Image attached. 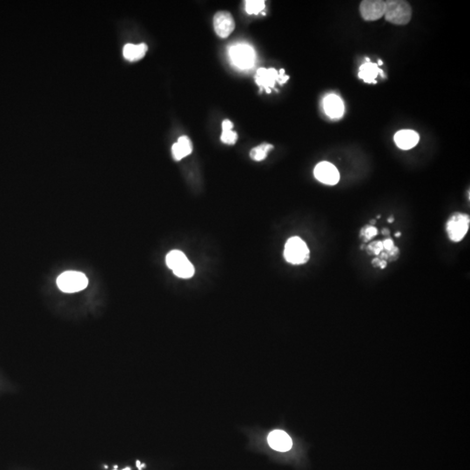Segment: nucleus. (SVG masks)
<instances>
[{"instance_id": "f257e3e1", "label": "nucleus", "mask_w": 470, "mask_h": 470, "mask_svg": "<svg viewBox=\"0 0 470 470\" xmlns=\"http://www.w3.org/2000/svg\"><path fill=\"white\" fill-rule=\"evenodd\" d=\"M384 17L392 24L404 25L411 20L412 9L410 4L403 0L386 1Z\"/></svg>"}, {"instance_id": "f03ea898", "label": "nucleus", "mask_w": 470, "mask_h": 470, "mask_svg": "<svg viewBox=\"0 0 470 470\" xmlns=\"http://www.w3.org/2000/svg\"><path fill=\"white\" fill-rule=\"evenodd\" d=\"M310 252L306 242L300 237H292L284 248V258L293 265H302L308 261Z\"/></svg>"}, {"instance_id": "7ed1b4c3", "label": "nucleus", "mask_w": 470, "mask_h": 470, "mask_svg": "<svg viewBox=\"0 0 470 470\" xmlns=\"http://www.w3.org/2000/svg\"><path fill=\"white\" fill-rule=\"evenodd\" d=\"M229 54L233 64L239 69H251L255 64V51L248 44L238 43L232 45Z\"/></svg>"}, {"instance_id": "20e7f679", "label": "nucleus", "mask_w": 470, "mask_h": 470, "mask_svg": "<svg viewBox=\"0 0 470 470\" xmlns=\"http://www.w3.org/2000/svg\"><path fill=\"white\" fill-rule=\"evenodd\" d=\"M167 266L173 273L181 279H190L195 273L194 266L187 256L180 250H173L166 255Z\"/></svg>"}, {"instance_id": "39448f33", "label": "nucleus", "mask_w": 470, "mask_h": 470, "mask_svg": "<svg viewBox=\"0 0 470 470\" xmlns=\"http://www.w3.org/2000/svg\"><path fill=\"white\" fill-rule=\"evenodd\" d=\"M289 80V76L285 74V70H280L278 72L274 68H259L257 70L255 75V82L260 89L266 91L267 94H271V89L274 88L275 83L278 82L280 85L287 83Z\"/></svg>"}, {"instance_id": "423d86ee", "label": "nucleus", "mask_w": 470, "mask_h": 470, "mask_svg": "<svg viewBox=\"0 0 470 470\" xmlns=\"http://www.w3.org/2000/svg\"><path fill=\"white\" fill-rule=\"evenodd\" d=\"M57 285L65 293H76L88 286V279L84 273L76 271H67L57 279Z\"/></svg>"}, {"instance_id": "0eeeda50", "label": "nucleus", "mask_w": 470, "mask_h": 470, "mask_svg": "<svg viewBox=\"0 0 470 470\" xmlns=\"http://www.w3.org/2000/svg\"><path fill=\"white\" fill-rule=\"evenodd\" d=\"M470 225V215L462 213L454 214L447 222L446 230L450 240L462 241L469 232Z\"/></svg>"}, {"instance_id": "6e6552de", "label": "nucleus", "mask_w": 470, "mask_h": 470, "mask_svg": "<svg viewBox=\"0 0 470 470\" xmlns=\"http://www.w3.org/2000/svg\"><path fill=\"white\" fill-rule=\"evenodd\" d=\"M314 174L316 180L326 185L335 186L339 182V171L335 165L328 161H323L317 164V166H315Z\"/></svg>"}, {"instance_id": "1a4fd4ad", "label": "nucleus", "mask_w": 470, "mask_h": 470, "mask_svg": "<svg viewBox=\"0 0 470 470\" xmlns=\"http://www.w3.org/2000/svg\"><path fill=\"white\" fill-rule=\"evenodd\" d=\"M386 2L381 0H365L359 5L360 15L366 21L380 19L384 16Z\"/></svg>"}, {"instance_id": "9d476101", "label": "nucleus", "mask_w": 470, "mask_h": 470, "mask_svg": "<svg viewBox=\"0 0 470 470\" xmlns=\"http://www.w3.org/2000/svg\"><path fill=\"white\" fill-rule=\"evenodd\" d=\"M214 28L220 38H226L232 33L235 28V22L231 13L222 10L214 17Z\"/></svg>"}, {"instance_id": "9b49d317", "label": "nucleus", "mask_w": 470, "mask_h": 470, "mask_svg": "<svg viewBox=\"0 0 470 470\" xmlns=\"http://www.w3.org/2000/svg\"><path fill=\"white\" fill-rule=\"evenodd\" d=\"M267 442L273 450L280 452H287L293 446L290 436L281 430H275L270 433Z\"/></svg>"}, {"instance_id": "f8f14e48", "label": "nucleus", "mask_w": 470, "mask_h": 470, "mask_svg": "<svg viewBox=\"0 0 470 470\" xmlns=\"http://www.w3.org/2000/svg\"><path fill=\"white\" fill-rule=\"evenodd\" d=\"M325 113L331 118H339L344 114V104L342 99L336 94H329L323 101Z\"/></svg>"}, {"instance_id": "ddd939ff", "label": "nucleus", "mask_w": 470, "mask_h": 470, "mask_svg": "<svg viewBox=\"0 0 470 470\" xmlns=\"http://www.w3.org/2000/svg\"><path fill=\"white\" fill-rule=\"evenodd\" d=\"M420 136L413 130H401L394 135V142L399 148L409 150L418 144Z\"/></svg>"}, {"instance_id": "4468645a", "label": "nucleus", "mask_w": 470, "mask_h": 470, "mask_svg": "<svg viewBox=\"0 0 470 470\" xmlns=\"http://www.w3.org/2000/svg\"><path fill=\"white\" fill-rule=\"evenodd\" d=\"M380 74V76L385 78V74L382 70L378 67L377 64L366 62L363 64L359 67V72L358 76L364 82L368 84H376V78Z\"/></svg>"}, {"instance_id": "2eb2a0df", "label": "nucleus", "mask_w": 470, "mask_h": 470, "mask_svg": "<svg viewBox=\"0 0 470 470\" xmlns=\"http://www.w3.org/2000/svg\"><path fill=\"white\" fill-rule=\"evenodd\" d=\"M192 152H193V145L187 136L180 137L178 141L174 143L172 147L173 158L178 161L181 160L187 156L190 155Z\"/></svg>"}, {"instance_id": "dca6fc26", "label": "nucleus", "mask_w": 470, "mask_h": 470, "mask_svg": "<svg viewBox=\"0 0 470 470\" xmlns=\"http://www.w3.org/2000/svg\"><path fill=\"white\" fill-rule=\"evenodd\" d=\"M147 49H148L147 45L144 43L138 44V45L126 44L123 49V55L124 59H127L129 61H131V62L138 61L145 57Z\"/></svg>"}, {"instance_id": "f3484780", "label": "nucleus", "mask_w": 470, "mask_h": 470, "mask_svg": "<svg viewBox=\"0 0 470 470\" xmlns=\"http://www.w3.org/2000/svg\"><path fill=\"white\" fill-rule=\"evenodd\" d=\"M273 148V145L267 143H263L261 145L252 148L250 152L251 159L255 161H261L266 159L267 153Z\"/></svg>"}, {"instance_id": "a211bd4d", "label": "nucleus", "mask_w": 470, "mask_h": 470, "mask_svg": "<svg viewBox=\"0 0 470 470\" xmlns=\"http://www.w3.org/2000/svg\"><path fill=\"white\" fill-rule=\"evenodd\" d=\"M245 11L247 13L252 15V14H259L261 12L265 7V1L263 0H247L245 2Z\"/></svg>"}, {"instance_id": "6ab92c4d", "label": "nucleus", "mask_w": 470, "mask_h": 470, "mask_svg": "<svg viewBox=\"0 0 470 470\" xmlns=\"http://www.w3.org/2000/svg\"><path fill=\"white\" fill-rule=\"evenodd\" d=\"M221 139L223 143L228 145H235L238 139V134L233 130H223Z\"/></svg>"}, {"instance_id": "aec40b11", "label": "nucleus", "mask_w": 470, "mask_h": 470, "mask_svg": "<svg viewBox=\"0 0 470 470\" xmlns=\"http://www.w3.org/2000/svg\"><path fill=\"white\" fill-rule=\"evenodd\" d=\"M378 235V230L373 226H366L360 230V236L364 237V241L367 242Z\"/></svg>"}, {"instance_id": "412c9836", "label": "nucleus", "mask_w": 470, "mask_h": 470, "mask_svg": "<svg viewBox=\"0 0 470 470\" xmlns=\"http://www.w3.org/2000/svg\"><path fill=\"white\" fill-rule=\"evenodd\" d=\"M367 252L369 254H374V255H380L381 252H383V244L382 241L378 240V241L372 242L369 245L367 246Z\"/></svg>"}, {"instance_id": "4be33fe9", "label": "nucleus", "mask_w": 470, "mask_h": 470, "mask_svg": "<svg viewBox=\"0 0 470 470\" xmlns=\"http://www.w3.org/2000/svg\"><path fill=\"white\" fill-rule=\"evenodd\" d=\"M372 264L374 267H380L381 269H384L387 266V260H384L380 258H375L373 259Z\"/></svg>"}, {"instance_id": "5701e85b", "label": "nucleus", "mask_w": 470, "mask_h": 470, "mask_svg": "<svg viewBox=\"0 0 470 470\" xmlns=\"http://www.w3.org/2000/svg\"><path fill=\"white\" fill-rule=\"evenodd\" d=\"M382 244H383L384 250H386L387 252H389V251H391V250L394 247V241H393V239H391V238H386V239L382 242Z\"/></svg>"}, {"instance_id": "b1692460", "label": "nucleus", "mask_w": 470, "mask_h": 470, "mask_svg": "<svg viewBox=\"0 0 470 470\" xmlns=\"http://www.w3.org/2000/svg\"><path fill=\"white\" fill-rule=\"evenodd\" d=\"M233 127H234V124L229 119H225L222 122V130H232Z\"/></svg>"}, {"instance_id": "393cba45", "label": "nucleus", "mask_w": 470, "mask_h": 470, "mask_svg": "<svg viewBox=\"0 0 470 470\" xmlns=\"http://www.w3.org/2000/svg\"><path fill=\"white\" fill-rule=\"evenodd\" d=\"M381 233H382V235H389V234H390V232H389V230H388V229H382V231H381Z\"/></svg>"}, {"instance_id": "a878e982", "label": "nucleus", "mask_w": 470, "mask_h": 470, "mask_svg": "<svg viewBox=\"0 0 470 470\" xmlns=\"http://www.w3.org/2000/svg\"><path fill=\"white\" fill-rule=\"evenodd\" d=\"M136 465H137V468H138V470H142L141 464H140V462H139V461H137V462H136Z\"/></svg>"}, {"instance_id": "bb28decb", "label": "nucleus", "mask_w": 470, "mask_h": 470, "mask_svg": "<svg viewBox=\"0 0 470 470\" xmlns=\"http://www.w3.org/2000/svg\"><path fill=\"white\" fill-rule=\"evenodd\" d=\"M394 221V217H389V218L387 219V222H388V223H393Z\"/></svg>"}, {"instance_id": "cd10ccee", "label": "nucleus", "mask_w": 470, "mask_h": 470, "mask_svg": "<svg viewBox=\"0 0 470 470\" xmlns=\"http://www.w3.org/2000/svg\"><path fill=\"white\" fill-rule=\"evenodd\" d=\"M375 223H376V222H375L374 220H372V221L370 222V224H371V226H373V227H374V225H375Z\"/></svg>"}, {"instance_id": "c85d7f7f", "label": "nucleus", "mask_w": 470, "mask_h": 470, "mask_svg": "<svg viewBox=\"0 0 470 470\" xmlns=\"http://www.w3.org/2000/svg\"><path fill=\"white\" fill-rule=\"evenodd\" d=\"M395 237H396V238H399V237H401V233L400 232L396 233V234H395Z\"/></svg>"}, {"instance_id": "c756f323", "label": "nucleus", "mask_w": 470, "mask_h": 470, "mask_svg": "<svg viewBox=\"0 0 470 470\" xmlns=\"http://www.w3.org/2000/svg\"><path fill=\"white\" fill-rule=\"evenodd\" d=\"M381 65H383V62H382L381 60H379V61H378V66H381Z\"/></svg>"}, {"instance_id": "7c9ffc66", "label": "nucleus", "mask_w": 470, "mask_h": 470, "mask_svg": "<svg viewBox=\"0 0 470 470\" xmlns=\"http://www.w3.org/2000/svg\"><path fill=\"white\" fill-rule=\"evenodd\" d=\"M131 470V469H130V468H125V469H124V470Z\"/></svg>"}, {"instance_id": "2f4dec72", "label": "nucleus", "mask_w": 470, "mask_h": 470, "mask_svg": "<svg viewBox=\"0 0 470 470\" xmlns=\"http://www.w3.org/2000/svg\"><path fill=\"white\" fill-rule=\"evenodd\" d=\"M115 470H118V466H117V465H115Z\"/></svg>"}]
</instances>
